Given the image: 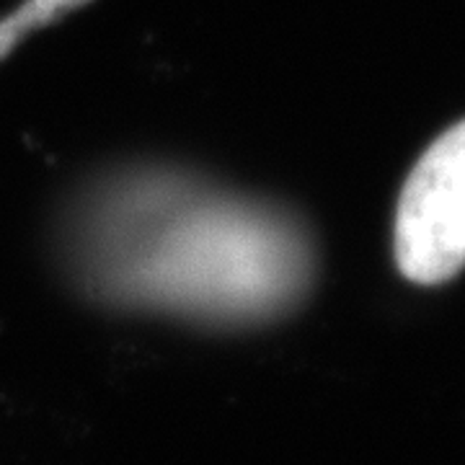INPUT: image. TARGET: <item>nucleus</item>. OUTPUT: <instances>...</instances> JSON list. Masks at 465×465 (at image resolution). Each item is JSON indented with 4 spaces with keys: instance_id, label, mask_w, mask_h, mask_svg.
<instances>
[{
    "instance_id": "nucleus-1",
    "label": "nucleus",
    "mask_w": 465,
    "mask_h": 465,
    "mask_svg": "<svg viewBox=\"0 0 465 465\" xmlns=\"http://www.w3.org/2000/svg\"><path fill=\"white\" fill-rule=\"evenodd\" d=\"M75 249L104 295L204 321L277 316L313 274L292 217L158 168L96 186L75 220Z\"/></svg>"
},
{
    "instance_id": "nucleus-2",
    "label": "nucleus",
    "mask_w": 465,
    "mask_h": 465,
    "mask_svg": "<svg viewBox=\"0 0 465 465\" xmlns=\"http://www.w3.org/2000/svg\"><path fill=\"white\" fill-rule=\"evenodd\" d=\"M393 243L411 282L440 284L465 266V122L419 158L401 192Z\"/></svg>"
}]
</instances>
